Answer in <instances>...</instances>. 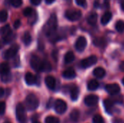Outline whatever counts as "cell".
<instances>
[{"label": "cell", "instance_id": "41", "mask_svg": "<svg viewBox=\"0 0 124 123\" xmlns=\"http://www.w3.org/2000/svg\"><path fill=\"white\" fill-rule=\"evenodd\" d=\"M114 123H124V121L121 119H116L115 121H114Z\"/></svg>", "mask_w": 124, "mask_h": 123}, {"label": "cell", "instance_id": "42", "mask_svg": "<svg viewBox=\"0 0 124 123\" xmlns=\"http://www.w3.org/2000/svg\"><path fill=\"white\" fill-rule=\"evenodd\" d=\"M55 0H45L46 3L48 4H52Z\"/></svg>", "mask_w": 124, "mask_h": 123}, {"label": "cell", "instance_id": "24", "mask_svg": "<svg viewBox=\"0 0 124 123\" xmlns=\"http://www.w3.org/2000/svg\"><path fill=\"white\" fill-rule=\"evenodd\" d=\"M75 59V55L73 54V51H68L65 55V58H64V60H65V62L66 64H69L70 62H72Z\"/></svg>", "mask_w": 124, "mask_h": 123}, {"label": "cell", "instance_id": "26", "mask_svg": "<svg viewBox=\"0 0 124 123\" xmlns=\"http://www.w3.org/2000/svg\"><path fill=\"white\" fill-rule=\"evenodd\" d=\"M87 21H88V23L91 25H94L96 23H97V14L96 13H92L91 14L88 18H87Z\"/></svg>", "mask_w": 124, "mask_h": 123}, {"label": "cell", "instance_id": "16", "mask_svg": "<svg viewBox=\"0 0 124 123\" xmlns=\"http://www.w3.org/2000/svg\"><path fill=\"white\" fill-rule=\"evenodd\" d=\"M93 74L97 78H102L105 75V70L102 67H97L94 70Z\"/></svg>", "mask_w": 124, "mask_h": 123}, {"label": "cell", "instance_id": "40", "mask_svg": "<svg viewBox=\"0 0 124 123\" xmlns=\"http://www.w3.org/2000/svg\"><path fill=\"white\" fill-rule=\"evenodd\" d=\"M105 8L109 7V0H105Z\"/></svg>", "mask_w": 124, "mask_h": 123}, {"label": "cell", "instance_id": "23", "mask_svg": "<svg viewBox=\"0 0 124 123\" xmlns=\"http://www.w3.org/2000/svg\"><path fill=\"white\" fill-rule=\"evenodd\" d=\"M9 72H10L9 65L6 62H3L0 64V75H4Z\"/></svg>", "mask_w": 124, "mask_h": 123}, {"label": "cell", "instance_id": "1", "mask_svg": "<svg viewBox=\"0 0 124 123\" xmlns=\"http://www.w3.org/2000/svg\"><path fill=\"white\" fill-rule=\"evenodd\" d=\"M31 67L39 72H49L52 70V65L48 61L42 60L37 56H33L31 59Z\"/></svg>", "mask_w": 124, "mask_h": 123}, {"label": "cell", "instance_id": "14", "mask_svg": "<svg viewBox=\"0 0 124 123\" xmlns=\"http://www.w3.org/2000/svg\"><path fill=\"white\" fill-rule=\"evenodd\" d=\"M25 80L26 83L29 86L34 85L36 83V77L31 72H27L25 74Z\"/></svg>", "mask_w": 124, "mask_h": 123}, {"label": "cell", "instance_id": "15", "mask_svg": "<svg viewBox=\"0 0 124 123\" xmlns=\"http://www.w3.org/2000/svg\"><path fill=\"white\" fill-rule=\"evenodd\" d=\"M70 98L73 101H76L78 99V95H79V89L77 86H73L70 88Z\"/></svg>", "mask_w": 124, "mask_h": 123}, {"label": "cell", "instance_id": "47", "mask_svg": "<svg viewBox=\"0 0 124 123\" xmlns=\"http://www.w3.org/2000/svg\"><path fill=\"white\" fill-rule=\"evenodd\" d=\"M66 1H70V0H66Z\"/></svg>", "mask_w": 124, "mask_h": 123}, {"label": "cell", "instance_id": "2", "mask_svg": "<svg viewBox=\"0 0 124 123\" xmlns=\"http://www.w3.org/2000/svg\"><path fill=\"white\" fill-rule=\"evenodd\" d=\"M57 28V16L53 14L50 16L47 22L44 27V32L45 35L48 37L52 36L56 32Z\"/></svg>", "mask_w": 124, "mask_h": 123}, {"label": "cell", "instance_id": "5", "mask_svg": "<svg viewBox=\"0 0 124 123\" xmlns=\"http://www.w3.org/2000/svg\"><path fill=\"white\" fill-rule=\"evenodd\" d=\"M65 17L70 20V21H76L78 20L81 18L82 14L80 10L72 9H68L65 12Z\"/></svg>", "mask_w": 124, "mask_h": 123}, {"label": "cell", "instance_id": "19", "mask_svg": "<svg viewBox=\"0 0 124 123\" xmlns=\"http://www.w3.org/2000/svg\"><path fill=\"white\" fill-rule=\"evenodd\" d=\"M70 117L72 122L76 123L78 121V119L80 117V112L78 109H73L70 115Z\"/></svg>", "mask_w": 124, "mask_h": 123}, {"label": "cell", "instance_id": "43", "mask_svg": "<svg viewBox=\"0 0 124 123\" xmlns=\"http://www.w3.org/2000/svg\"><path fill=\"white\" fill-rule=\"evenodd\" d=\"M121 8H122V9L124 11V0L122 1V3H121Z\"/></svg>", "mask_w": 124, "mask_h": 123}, {"label": "cell", "instance_id": "22", "mask_svg": "<svg viewBox=\"0 0 124 123\" xmlns=\"http://www.w3.org/2000/svg\"><path fill=\"white\" fill-rule=\"evenodd\" d=\"M22 40H23V42L24 43V44L25 46H28L29 44H31L32 38H31V36L30 33L29 32H25V33L23 36Z\"/></svg>", "mask_w": 124, "mask_h": 123}, {"label": "cell", "instance_id": "33", "mask_svg": "<svg viewBox=\"0 0 124 123\" xmlns=\"http://www.w3.org/2000/svg\"><path fill=\"white\" fill-rule=\"evenodd\" d=\"M10 4L14 7H19L23 4V0H10Z\"/></svg>", "mask_w": 124, "mask_h": 123}, {"label": "cell", "instance_id": "30", "mask_svg": "<svg viewBox=\"0 0 124 123\" xmlns=\"http://www.w3.org/2000/svg\"><path fill=\"white\" fill-rule=\"evenodd\" d=\"M1 80L4 83H9L12 80V75L10 72L4 74V75H1Z\"/></svg>", "mask_w": 124, "mask_h": 123}, {"label": "cell", "instance_id": "10", "mask_svg": "<svg viewBox=\"0 0 124 123\" xmlns=\"http://www.w3.org/2000/svg\"><path fill=\"white\" fill-rule=\"evenodd\" d=\"M86 43H87V41H86V38H84V36H80L76 42V45H75L76 49L78 51H82L85 49L86 46Z\"/></svg>", "mask_w": 124, "mask_h": 123}, {"label": "cell", "instance_id": "31", "mask_svg": "<svg viewBox=\"0 0 124 123\" xmlns=\"http://www.w3.org/2000/svg\"><path fill=\"white\" fill-rule=\"evenodd\" d=\"M93 123H105V122L101 115H96L93 118Z\"/></svg>", "mask_w": 124, "mask_h": 123}, {"label": "cell", "instance_id": "11", "mask_svg": "<svg viewBox=\"0 0 124 123\" xmlns=\"http://www.w3.org/2000/svg\"><path fill=\"white\" fill-rule=\"evenodd\" d=\"M105 89L108 91V94L110 95H116L118 94L120 91L121 88L117 83H113V84H108L105 86Z\"/></svg>", "mask_w": 124, "mask_h": 123}, {"label": "cell", "instance_id": "44", "mask_svg": "<svg viewBox=\"0 0 124 123\" xmlns=\"http://www.w3.org/2000/svg\"><path fill=\"white\" fill-rule=\"evenodd\" d=\"M33 123H40L39 121H37V120H35V121H33Z\"/></svg>", "mask_w": 124, "mask_h": 123}, {"label": "cell", "instance_id": "17", "mask_svg": "<svg viewBox=\"0 0 124 123\" xmlns=\"http://www.w3.org/2000/svg\"><path fill=\"white\" fill-rule=\"evenodd\" d=\"M104 107L105 108V110L107 112H108L109 114L112 113V110L113 108V103L111 100L110 99H105L104 101Z\"/></svg>", "mask_w": 124, "mask_h": 123}, {"label": "cell", "instance_id": "45", "mask_svg": "<svg viewBox=\"0 0 124 123\" xmlns=\"http://www.w3.org/2000/svg\"><path fill=\"white\" fill-rule=\"evenodd\" d=\"M123 83H124V79H123Z\"/></svg>", "mask_w": 124, "mask_h": 123}, {"label": "cell", "instance_id": "36", "mask_svg": "<svg viewBox=\"0 0 124 123\" xmlns=\"http://www.w3.org/2000/svg\"><path fill=\"white\" fill-rule=\"evenodd\" d=\"M31 2L32 4L37 6V5H39L41 4V0H31Z\"/></svg>", "mask_w": 124, "mask_h": 123}, {"label": "cell", "instance_id": "32", "mask_svg": "<svg viewBox=\"0 0 124 123\" xmlns=\"http://www.w3.org/2000/svg\"><path fill=\"white\" fill-rule=\"evenodd\" d=\"M33 9L31 7H27L23 10V14L25 17H30L33 14Z\"/></svg>", "mask_w": 124, "mask_h": 123}, {"label": "cell", "instance_id": "6", "mask_svg": "<svg viewBox=\"0 0 124 123\" xmlns=\"http://www.w3.org/2000/svg\"><path fill=\"white\" fill-rule=\"evenodd\" d=\"M18 50H19V46L17 44H13L11 47H9L4 52L3 57L5 59H10L17 54Z\"/></svg>", "mask_w": 124, "mask_h": 123}, {"label": "cell", "instance_id": "9", "mask_svg": "<svg viewBox=\"0 0 124 123\" xmlns=\"http://www.w3.org/2000/svg\"><path fill=\"white\" fill-rule=\"evenodd\" d=\"M99 101V98L96 95H89L84 99V103L88 107L95 106Z\"/></svg>", "mask_w": 124, "mask_h": 123}, {"label": "cell", "instance_id": "28", "mask_svg": "<svg viewBox=\"0 0 124 123\" xmlns=\"http://www.w3.org/2000/svg\"><path fill=\"white\" fill-rule=\"evenodd\" d=\"M45 123H60V120L54 116H48L45 119Z\"/></svg>", "mask_w": 124, "mask_h": 123}, {"label": "cell", "instance_id": "12", "mask_svg": "<svg viewBox=\"0 0 124 123\" xmlns=\"http://www.w3.org/2000/svg\"><path fill=\"white\" fill-rule=\"evenodd\" d=\"M45 83L49 89L53 90L56 86V80L53 76L49 75L45 78Z\"/></svg>", "mask_w": 124, "mask_h": 123}, {"label": "cell", "instance_id": "25", "mask_svg": "<svg viewBox=\"0 0 124 123\" xmlns=\"http://www.w3.org/2000/svg\"><path fill=\"white\" fill-rule=\"evenodd\" d=\"M99 87V83L96 80H91L87 85V88L89 91H94Z\"/></svg>", "mask_w": 124, "mask_h": 123}, {"label": "cell", "instance_id": "13", "mask_svg": "<svg viewBox=\"0 0 124 123\" xmlns=\"http://www.w3.org/2000/svg\"><path fill=\"white\" fill-rule=\"evenodd\" d=\"M76 73L74 69L72 67L68 68L62 73V76L66 79H73L76 77Z\"/></svg>", "mask_w": 124, "mask_h": 123}, {"label": "cell", "instance_id": "39", "mask_svg": "<svg viewBox=\"0 0 124 123\" xmlns=\"http://www.w3.org/2000/svg\"><path fill=\"white\" fill-rule=\"evenodd\" d=\"M4 94V91L2 88H0V98H1Z\"/></svg>", "mask_w": 124, "mask_h": 123}, {"label": "cell", "instance_id": "20", "mask_svg": "<svg viewBox=\"0 0 124 123\" xmlns=\"http://www.w3.org/2000/svg\"><path fill=\"white\" fill-rule=\"evenodd\" d=\"M11 33H12V31L9 25H5L0 28V35L2 36L3 37Z\"/></svg>", "mask_w": 124, "mask_h": 123}, {"label": "cell", "instance_id": "37", "mask_svg": "<svg viewBox=\"0 0 124 123\" xmlns=\"http://www.w3.org/2000/svg\"><path fill=\"white\" fill-rule=\"evenodd\" d=\"M20 25V20H15V23H14V28H18Z\"/></svg>", "mask_w": 124, "mask_h": 123}, {"label": "cell", "instance_id": "34", "mask_svg": "<svg viewBox=\"0 0 124 123\" xmlns=\"http://www.w3.org/2000/svg\"><path fill=\"white\" fill-rule=\"evenodd\" d=\"M6 109V104L4 101H0V115H2L4 114Z\"/></svg>", "mask_w": 124, "mask_h": 123}, {"label": "cell", "instance_id": "3", "mask_svg": "<svg viewBox=\"0 0 124 123\" xmlns=\"http://www.w3.org/2000/svg\"><path fill=\"white\" fill-rule=\"evenodd\" d=\"M39 101L36 97V96H35L33 94L28 95L25 99V105L29 111H33L39 107Z\"/></svg>", "mask_w": 124, "mask_h": 123}, {"label": "cell", "instance_id": "27", "mask_svg": "<svg viewBox=\"0 0 124 123\" xmlns=\"http://www.w3.org/2000/svg\"><path fill=\"white\" fill-rule=\"evenodd\" d=\"M116 29L117 30V31L121 33L124 31V20H118L117 21V22L116 23Z\"/></svg>", "mask_w": 124, "mask_h": 123}, {"label": "cell", "instance_id": "7", "mask_svg": "<svg viewBox=\"0 0 124 123\" xmlns=\"http://www.w3.org/2000/svg\"><path fill=\"white\" fill-rule=\"evenodd\" d=\"M54 109L58 114H63L67 110V104L62 99H57L54 103Z\"/></svg>", "mask_w": 124, "mask_h": 123}, {"label": "cell", "instance_id": "4", "mask_svg": "<svg viewBox=\"0 0 124 123\" xmlns=\"http://www.w3.org/2000/svg\"><path fill=\"white\" fill-rule=\"evenodd\" d=\"M16 117L19 123H27V115L24 106L19 103L16 107Z\"/></svg>", "mask_w": 124, "mask_h": 123}, {"label": "cell", "instance_id": "21", "mask_svg": "<svg viewBox=\"0 0 124 123\" xmlns=\"http://www.w3.org/2000/svg\"><path fill=\"white\" fill-rule=\"evenodd\" d=\"M111 18H112V14H111V12H105L102 15V17L101 18V22H102V24H103V25L108 24L110 22V20H111Z\"/></svg>", "mask_w": 124, "mask_h": 123}, {"label": "cell", "instance_id": "29", "mask_svg": "<svg viewBox=\"0 0 124 123\" xmlns=\"http://www.w3.org/2000/svg\"><path fill=\"white\" fill-rule=\"evenodd\" d=\"M8 17V13L6 10H1L0 11V22H4L7 20Z\"/></svg>", "mask_w": 124, "mask_h": 123}, {"label": "cell", "instance_id": "38", "mask_svg": "<svg viewBox=\"0 0 124 123\" xmlns=\"http://www.w3.org/2000/svg\"><path fill=\"white\" fill-rule=\"evenodd\" d=\"M120 69H121V71L124 72V61L121 62V64H120Z\"/></svg>", "mask_w": 124, "mask_h": 123}, {"label": "cell", "instance_id": "18", "mask_svg": "<svg viewBox=\"0 0 124 123\" xmlns=\"http://www.w3.org/2000/svg\"><path fill=\"white\" fill-rule=\"evenodd\" d=\"M93 43L96 46H98V47H104L106 45L105 39L102 37H98V38H94Z\"/></svg>", "mask_w": 124, "mask_h": 123}, {"label": "cell", "instance_id": "35", "mask_svg": "<svg viewBox=\"0 0 124 123\" xmlns=\"http://www.w3.org/2000/svg\"><path fill=\"white\" fill-rule=\"evenodd\" d=\"M76 2L78 5L81 7H86V0H76Z\"/></svg>", "mask_w": 124, "mask_h": 123}, {"label": "cell", "instance_id": "46", "mask_svg": "<svg viewBox=\"0 0 124 123\" xmlns=\"http://www.w3.org/2000/svg\"><path fill=\"white\" fill-rule=\"evenodd\" d=\"M9 123V122H6V123Z\"/></svg>", "mask_w": 124, "mask_h": 123}, {"label": "cell", "instance_id": "8", "mask_svg": "<svg viewBox=\"0 0 124 123\" xmlns=\"http://www.w3.org/2000/svg\"><path fill=\"white\" fill-rule=\"evenodd\" d=\"M97 57L94 55H92L83 59L81 62V65L84 68H87L94 65L95 63H97Z\"/></svg>", "mask_w": 124, "mask_h": 123}]
</instances>
